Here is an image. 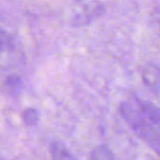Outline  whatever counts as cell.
I'll return each mask as SVG.
<instances>
[{
  "label": "cell",
  "mask_w": 160,
  "mask_h": 160,
  "mask_svg": "<svg viewBox=\"0 0 160 160\" xmlns=\"http://www.w3.org/2000/svg\"><path fill=\"white\" fill-rule=\"evenodd\" d=\"M90 158H91V160H115L112 151L107 146H103V145L97 146L91 151Z\"/></svg>",
  "instance_id": "4"
},
{
  "label": "cell",
  "mask_w": 160,
  "mask_h": 160,
  "mask_svg": "<svg viewBox=\"0 0 160 160\" xmlns=\"http://www.w3.org/2000/svg\"><path fill=\"white\" fill-rule=\"evenodd\" d=\"M22 121L29 126H34L40 120V115L38 112L34 108H28L22 112Z\"/></svg>",
  "instance_id": "5"
},
{
  "label": "cell",
  "mask_w": 160,
  "mask_h": 160,
  "mask_svg": "<svg viewBox=\"0 0 160 160\" xmlns=\"http://www.w3.org/2000/svg\"><path fill=\"white\" fill-rule=\"evenodd\" d=\"M52 160H78L64 145L54 142L49 148Z\"/></svg>",
  "instance_id": "3"
},
{
  "label": "cell",
  "mask_w": 160,
  "mask_h": 160,
  "mask_svg": "<svg viewBox=\"0 0 160 160\" xmlns=\"http://www.w3.org/2000/svg\"><path fill=\"white\" fill-rule=\"evenodd\" d=\"M142 77L145 85H146L156 96H158V94H159V89H160V85H159L160 76H159V68H158L157 65H155V64L145 65L142 70Z\"/></svg>",
  "instance_id": "2"
},
{
  "label": "cell",
  "mask_w": 160,
  "mask_h": 160,
  "mask_svg": "<svg viewBox=\"0 0 160 160\" xmlns=\"http://www.w3.org/2000/svg\"><path fill=\"white\" fill-rule=\"evenodd\" d=\"M11 46V38L10 35L0 28V54H2Z\"/></svg>",
  "instance_id": "6"
},
{
  "label": "cell",
  "mask_w": 160,
  "mask_h": 160,
  "mask_svg": "<svg viewBox=\"0 0 160 160\" xmlns=\"http://www.w3.org/2000/svg\"><path fill=\"white\" fill-rule=\"evenodd\" d=\"M120 113L133 132L155 152L160 150V112L155 104L139 99L124 101Z\"/></svg>",
  "instance_id": "1"
}]
</instances>
